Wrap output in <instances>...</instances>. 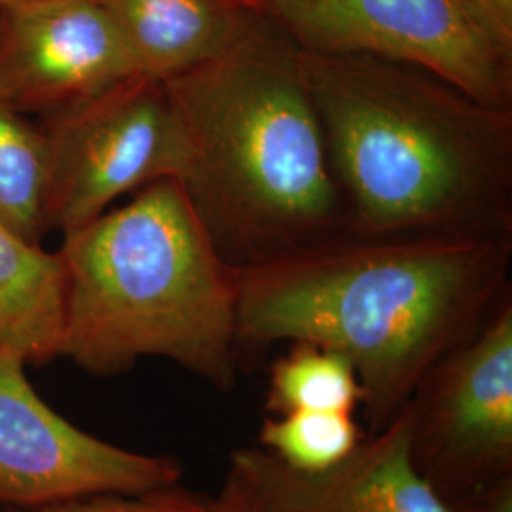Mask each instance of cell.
<instances>
[{"label":"cell","instance_id":"16","mask_svg":"<svg viewBox=\"0 0 512 512\" xmlns=\"http://www.w3.org/2000/svg\"><path fill=\"white\" fill-rule=\"evenodd\" d=\"M207 505V497L173 484L141 494L74 495L31 507H2V512H207Z\"/></svg>","mask_w":512,"mask_h":512},{"label":"cell","instance_id":"12","mask_svg":"<svg viewBox=\"0 0 512 512\" xmlns=\"http://www.w3.org/2000/svg\"><path fill=\"white\" fill-rule=\"evenodd\" d=\"M65 268L59 251L16 236L0 220V346L25 365L61 357Z\"/></svg>","mask_w":512,"mask_h":512},{"label":"cell","instance_id":"18","mask_svg":"<svg viewBox=\"0 0 512 512\" xmlns=\"http://www.w3.org/2000/svg\"><path fill=\"white\" fill-rule=\"evenodd\" d=\"M207 512H272L256 494L253 486L230 467L215 499H209Z\"/></svg>","mask_w":512,"mask_h":512},{"label":"cell","instance_id":"17","mask_svg":"<svg viewBox=\"0 0 512 512\" xmlns=\"http://www.w3.org/2000/svg\"><path fill=\"white\" fill-rule=\"evenodd\" d=\"M444 503L450 512H512V475L478 484Z\"/></svg>","mask_w":512,"mask_h":512},{"label":"cell","instance_id":"1","mask_svg":"<svg viewBox=\"0 0 512 512\" xmlns=\"http://www.w3.org/2000/svg\"><path fill=\"white\" fill-rule=\"evenodd\" d=\"M512 236L334 239L238 270L243 349L313 342L357 368L370 433L425 372L488 317L507 287Z\"/></svg>","mask_w":512,"mask_h":512},{"label":"cell","instance_id":"9","mask_svg":"<svg viewBox=\"0 0 512 512\" xmlns=\"http://www.w3.org/2000/svg\"><path fill=\"white\" fill-rule=\"evenodd\" d=\"M99 0L0 2V101L50 118L137 78Z\"/></svg>","mask_w":512,"mask_h":512},{"label":"cell","instance_id":"5","mask_svg":"<svg viewBox=\"0 0 512 512\" xmlns=\"http://www.w3.org/2000/svg\"><path fill=\"white\" fill-rule=\"evenodd\" d=\"M306 54L420 65L486 105L512 109V50L461 0H239Z\"/></svg>","mask_w":512,"mask_h":512},{"label":"cell","instance_id":"20","mask_svg":"<svg viewBox=\"0 0 512 512\" xmlns=\"http://www.w3.org/2000/svg\"><path fill=\"white\" fill-rule=\"evenodd\" d=\"M0 2H2V0H0Z\"/></svg>","mask_w":512,"mask_h":512},{"label":"cell","instance_id":"4","mask_svg":"<svg viewBox=\"0 0 512 512\" xmlns=\"http://www.w3.org/2000/svg\"><path fill=\"white\" fill-rule=\"evenodd\" d=\"M63 236L61 357L95 376L165 357L234 387L238 270L219 255L179 181L148 184Z\"/></svg>","mask_w":512,"mask_h":512},{"label":"cell","instance_id":"15","mask_svg":"<svg viewBox=\"0 0 512 512\" xmlns=\"http://www.w3.org/2000/svg\"><path fill=\"white\" fill-rule=\"evenodd\" d=\"M366 435L353 412H289L264 421L260 448L300 473H323L353 454Z\"/></svg>","mask_w":512,"mask_h":512},{"label":"cell","instance_id":"19","mask_svg":"<svg viewBox=\"0 0 512 512\" xmlns=\"http://www.w3.org/2000/svg\"><path fill=\"white\" fill-rule=\"evenodd\" d=\"M480 25L512 50V0H461Z\"/></svg>","mask_w":512,"mask_h":512},{"label":"cell","instance_id":"3","mask_svg":"<svg viewBox=\"0 0 512 512\" xmlns=\"http://www.w3.org/2000/svg\"><path fill=\"white\" fill-rule=\"evenodd\" d=\"M186 139L181 186L236 270L348 236L302 50L253 14L222 54L164 82Z\"/></svg>","mask_w":512,"mask_h":512},{"label":"cell","instance_id":"13","mask_svg":"<svg viewBox=\"0 0 512 512\" xmlns=\"http://www.w3.org/2000/svg\"><path fill=\"white\" fill-rule=\"evenodd\" d=\"M50 139L0 101V220L21 239L40 245L46 230Z\"/></svg>","mask_w":512,"mask_h":512},{"label":"cell","instance_id":"2","mask_svg":"<svg viewBox=\"0 0 512 512\" xmlns=\"http://www.w3.org/2000/svg\"><path fill=\"white\" fill-rule=\"evenodd\" d=\"M302 57L348 236H512V109L406 61Z\"/></svg>","mask_w":512,"mask_h":512},{"label":"cell","instance_id":"11","mask_svg":"<svg viewBox=\"0 0 512 512\" xmlns=\"http://www.w3.org/2000/svg\"><path fill=\"white\" fill-rule=\"evenodd\" d=\"M137 73L165 82L222 54L253 18L239 0H99Z\"/></svg>","mask_w":512,"mask_h":512},{"label":"cell","instance_id":"10","mask_svg":"<svg viewBox=\"0 0 512 512\" xmlns=\"http://www.w3.org/2000/svg\"><path fill=\"white\" fill-rule=\"evenodd\" d=\"M230 467L272 512H450L412 461L406 408L323 473L294 471L262 448L234 452Z\"/></svg>","mask_w":512,"mask_h":512},{"label":"cell","instance_id":"7","mask_svg":"<svg viewBox=\"0 0 512 512\" xmlns=\"http://www.w3.org/2000/svg\"><path fill=\"white\" fill-rule=\"evenodd\" d=\"M410 456L448 501L512 475V300L431 366L408 403Z\"/></svg>","mask_w":512,"mask_h":512},{"label":"cell","instance_id":"6","mask_svg":"<svg viewBox=\"0 0 512 512\" xmlns=\"http://www.w3.org/2000/svg\"><path fill=\"white\" fill-rule=\"evenodd\" d=\"M50 139L46 230L71 232L120 196L181 181L186 139L164 82L145 76L44 118Z\"/></svg>","mask_w":512,"mask_h":512},{"label":"cell","instance_id":"8","mask_svg":"<svg viewBox=\"0 0 512 512\" xmlns=\"http://www.w3.org/2000/svg\"><path fill=\"white\" fill-rule=\"evenodd\" d=\"M25 363L0 346V505L74 495L141 494L179 484L183 465L118 448L82 431L38 397Z\"/></svg>","mask_w":512,"mask_h":512},{"label":"cell","instance_id":"14","mask_svg":"<svg viewBox=\"0 0 512 512\" xmlns=\"http://www.w3.org/2000/svg\"><path fill=\"white\" fill-rule=\"evenodd\" d=\"M363 404L357 368L336 349L313 342H291L270 368L266 410L289 412H355Z\"/></svg>","mask_w":512,"mask_h":512}]
</instances>
